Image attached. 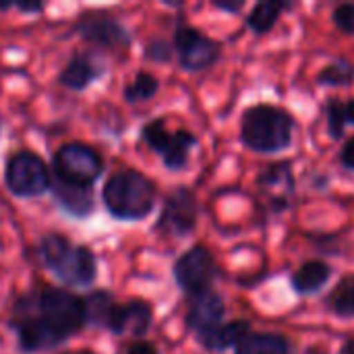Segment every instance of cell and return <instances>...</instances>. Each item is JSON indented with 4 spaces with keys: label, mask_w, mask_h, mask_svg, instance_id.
Returning a JSON list of instances; mask_svg holds the SVG:
<instances>
[{
    "label": "cell",
    "mask_w": 354,
    "mask_h": 354,
    "mask_svg": "<svg viewBox=\"0 0 354 354\" xmlns=\"http://www.w3.org/2000/svg\"><path fill=\"white\" fill-rule=\"evenodd\" d=\"M212 6L216 10L228 12V15H241L245 8V0H214Z\"/></svg>",
    "instance_id": "31"
},
{
    "label": "cell",
    "mask_w": 354,
    "mask_h": 354,
    "mask_svg": "<svg viewBox=\"0 0 354 354\" xmlns=\"http://www.w3.org/2000/svg\"><path fill=\"white\" fill-rule=\"evenodd\" d=\"M172 278L178 290L187 297H199L203 292L214 290L216 280L222 278V270L205 245H193L187 249L172 266Z\"/></svg>",
    "instance_id": "9"
},
{
    "label": "cell",
    "mask_w": 354,
    "mask_h": 354,
    "mask_svg": "<svg viewBox=\"0 0 354 354\" xmlns=\"http://www.w3.org/2000/svg\"><path fill=\"white\" fill-rule=\"evenodd\" d=\"M143 143L160 156L162 164L170 172H183L189 162L193 149L199 145V137L189 129L170 131L164 118H153L141 127Z\"/></svg>",
    "instance_id": "6"
},
{
    "label": "cell",
    "mask_w": 354,
    "mask_h": 354,
    "mask_svg": "<svg viewBox=\"0 0 354 354\" xmlns=\"http://www.w3.org/2000/svg\"><path fill=\"white\" fill-rule=\"evenodd\" d=\"M106 75V62L95 52H75L58 73V83L68 91H85Z\"/></svg>",
    "instance_id": "14"
},
{
    "label": "cell",
    "mask_w": 354,
    "mask_h": 354,
    "mask_svg": "<svg viewBox=\"0 0 354 354\" xmlns=\"http://www.w3.org/2000/svg\"><path fill=\"white\" fill-rule=\"evenodd\" d=\"M106 170V162L102 153L81 141L64 143L56 149L52 158V178L75 185V187H91L102 178Z\"/></svg>",
    "instance_id": "7"
},
{
    "label": "cell",
    "mask_w": 354,
    "mask_h": 354,
    "mask_svg": "<svg viewBox=\"0 0 354 354\" xmlns=\"http://www.w3.org/2000/svg\"><path fill=\"white\" fill-rule=\"evenodd\" d=\"M81 299H83V311H85V326L106 330L118 305L116 297L110 290H93Z\"/></svg>",
    "instance_id": "23"
},
{
    "label": "cell",
    "mask_w": 354,
    "mask_h": 354,
    "mask_svg": "<svg viewBox=\"0 0 354 354\" xmlns=\"http://www.w3.org/2000/svg\"><path fill=\"white\" fill-rule=\"evenodd\" d=\"M153 324V307L143 301V299H133L129 303H118L110 324H108V332L114 336H135V338H143L149 328Z\"/></svg>",
    "instance_id": "15"
},
{
    "label": "cell",
    "mask_w": 354,
    "mask_h": 354,
    "mask_svg": "<svg viewBox=\"0 0 354 354\" xmlns=\"http://www.w3.org/2000/svg\"><path fill=\"white\" fill-rule=\"evenodd\" d=\"M50 193L54 195V201L60 205V209L66 216L77 218V220L87 218L95 207L91 187H75V185H66V183H60V180L52 178Z\"/></svg>",
    "instance_id": "17"
},
{
    "label": "cell",
    "mask_w": 354,
    "mask_h": 354,
    "mask_svg": "<svg viewBox=\"0 0 354 354\" xmlns=\"http://www.w3.org/2000/svg\"><path fill=\"white\" fill-rule=\"evenodd\" d=\"M71 31L83 41L106 50H124L133 46V31L108 12H83Z\"/></svg>",
    "instance_id": "12"
},
{
    "label": "cell",
    "mask_w": 354,
    "mask_h": 354,
    "mask_svg": "<svg viewBox=\"0 0 354 354\" xmlns=\"http://www.w3.org/2000/svg\"><path fill=\"white\" fill-rule=\"evenodd\" d=\"M324 307L342 322H354V272L344 274L326 295Z\"/></svg>",
    "instance_id": "22"
},
{
    "label": "cell",
    "mask_w": 354,
    "mask_h": 354,
    "mask_svg": "<svg viewBox=\"0 0 354 354\" xmlns=\"http://www.w3.org/2000/svg\"><path fill=\"white\" fill-rule=\"evenodd\" d=\"M247 332H251V322L249 319H232V322H224L216 330H212V332L203 334L201 338H197V344L207 353L222 354L226 351H234V346L241 342V338Z\"/></svg>",
    "instance_id": "20"
},
{
    "label": "cell",
    "mask_w": 354,
    "mask_h": 354,
    "mask_svg": "<svg viewBox=\"0 0 354 354\" xmlns=\"http://www.w3.org/2000/svg\"><path fill=\"white\" fill-rule=\"evenodd\" d=\"M160 91V79L147 71H139L131 83H127V87L122 89V97L129 104H139V102H149L156 97V93Z\"/></svg>",
    "instance_id": "25"
},
{
    "label": "cell",
    "mask_w": 354,
    "mask_h": 354,
    "mask_svg": "<svg viewBox=\"0 0 354 354\" xmlns=\"http://www.w3.org/2000/svg\"><path fill=\"white\" fill-rule=\"evenodd\" d=\"M297 118L276 104H253L243 110L239 139L245 149L259 156H276L292 147L297 135Z\"/></svg>",
    "instance_id": "2"
},
{
    "label": "cell",
    "mask_w": 354,
    "mask_h": 354,
    "mask_svg": "<svg viewBox=\"0 0 354 354\" xmlns=\"http://www.w3.org/2000/svg\"><path fill=\"white\" fill-rule=\"evenodd\" d=\"M199 216L201 207L195 191L189 187H174L166 195L153 228L170 239H187L197 230Z\"/></svg>",
    "instance_id": "11"
},
{
    "label": "cell",
    "mask_w": 354,
    "mask_h": 354,
    "mask_svg": "<svg viewBox=\"0 0 354 354\" xmlns=\"http://www.w3.org/2000/svg\"><path fill=\"white\" fill-rule=\"evenodd\" d=\"M261 218H276L292 209L297 199V176L290 160L266 164L255 176Z\"/></svg>",
    "instance_id": "5"
},
{
    "label": "cell",
    "mask_w": 354,
    "mask_h": 354,
    "mask_svg": "<svg viewBox=\"0 0 354 354\" xmlns=\"http://www.w3.org/2000/svg\"><path fill=\"white\" fill-rule=\"evenodd\" d=\"M10 8H15L19 12H25V15H39V12H44L46 4L44 2H33V0L31 2H27V0H8V2L0 0V10L2 12H6Z\"/></svg>",
    "instance_id": "29"
},
{
    "label": "cell",
    "mask_w": 354,
    "mask_h": 354,
    "mask_svg": "<svg viewBox=\"0 0 354 354\" xmlns=\"http://www.w3.org/2000/svg\"><path fill=\"white\" fill-rule=\"evenodd\" d=\"M315 83L326 89L351 87L354 83V62L346 56L332 58L328 64L319 68V73L315 75Z\"/></svg>",
    "instance_id": "24"
},
{
    "label": "cell",
    "mask_w": 354,
    "mask_h": 354,
    "mask_svg": "<svg viewBox=\"0 0 354 354\" xmlns=\"http://www.w3.org/2000/svg\"><path fill=\"white\" fill-rule=\"evenodd\" d=\"M37 257L66 288H87L97 278V259L87 245H75L60 232L41 236Z\"/></svg>",
    "instance_id": "4"
},
{
    "label": "cell",
    "mask_w": 354,
    "mask_h": 354,
    "mask_svg": "<svg viewBox=\"0 0 354 354\" xmlns=\"http://www.w3.org/2000/svg\"><path fill=\"white\" fill-rule=\"evenodd\" d=\"M324 118L330 139L342 141L346 137V129L354 127V97H338V95L326 97Z\"/></svg>",
    "instance_id": "21"
},
{
    "label": "cell",
    "mask_w": 354,
    "mask_h": 354,
    "mask_svg": "<svg viewBox=\"0 0 354 354\" xmlns=\"http://www.w3.org/2000/svg\"><path fill=\"white\" fill-rule=\"evenodd\" d=\"M332 23L340 33L354 35V2L336 4L332 8Z\"/></svg>",
    "instance_id": "27"
},
{
    "label": "cell",
    "mask_w": 354,
    "mask_h": 354,
    "mask_svg": "<svg viewBox=\"0 0 354 354\" xmlns=\"http://www.w3.org/2000/svg\"><path fill=\"white\" fill-rule=\"evenodd\" d=\"M338 164H340L342 170L353 172L354 174V135L353 137H348V139L342 143L340 153H338Z\"/></svg>",
    "instance_id": "30"
},
{
    "label": "cell",
    "mask_w": 354,
    "mask_h": 354,
    "mask_svg": "<svg viewBox=\"0 0 354 354\" xmlns=\"http://www.w3.org/2000/svg\"><path fill=\"white\" fill-rule=\"evenodd\" d=\"M124 354H162V351L158 348V344H153L149 340H137L127 346Z\"/></svg>",
    "instance_id": "32"
},
{
    "label": "cell",
    "mask_w": 354,
    "mask_h": 354,
    "mask_svg": "<svg viewBox=\"0 0 354 354\" xmlns=\"http://www.w3.org/2000/svg\"><path fill=\"white\" fill-rule=\"evenodd\" d=\"M299 4L292 0H261L251 6V10L245 15V27L257 35H268L280 21V17L288 10H295Z\"/></svg>",
    "instance_id": "18"
},
{
    "label": "cell",
    "mask_w": 354,
    "mask_h": 354,
    "mask_svg": "<svg viewBox=\"0 0 354 354\" xmlns=\"http://www.w3.org/2000/svg\"><path fill=\"white\" fill-rule=\"evenodd\" d=\"M226 301L224 297L214 288L209 292H203L199 297L189 299V309L185 315V326L187 330L197 338L203 334L216 330L226 322Z\"/></svg>",
    "instance_id": "13"
},
{
    "label": "cell",
    "mask_w": 354,
    "mask_h": 354,
    "mask_svg": "<svg viewBox=\"0 0 354 354\" xmlns=\"http://www.w3.org/2000/svg\"><path fill=\"white\" fill-rule=\"evenodd\" d=\"M172 50L178 62V68L185 73H203L214 68L222 60V44L207 33H203L199 27L187 23L183 17H178L174 35H172Z\"/></svg>",
    "instance_id": "8"
},
{
    "label": "cell",
    "mask_w": 354,
    "mask_h": 354,
    "mask_svg": "<svg viewBox=\"0 0 354 354\" xmlns=\"http://www.w3.org/2000/svg\"><path fill=\"white\" fill-rule=\"evenodd\" d=\"M332 276L334 268L326 259H309L290 274L288 284L297 297H313L328 286Z\"/></svg>",
    "instance_id": "16"
},
{
    "label": "cell",
    "mask_w": 354,
    "mask_h": 354,
    "mask_svg": "<svg viewBox=\"0 0 354 354\" xmlns=\"http://www.w3.org/2000/svg\"><path fill=\"white\" fill-rule=\"evenodd\" d=\"M315 251L326 253V255H340L342 253V234L338 232H322V234H311L309 236Z\"/></svg>",
    "instance_id": "28"
},
{
    "label": "cell",
    "mask_w": 354,
    "mask_h": 354,
    "mask_svg": "<svg viewBox=\"0 0 354 354\" xmlns=\"http://www.w3.org/2000/svg\"><path fill=\"white\" fill-rule=\"evenodd\" d=\"M102 203L118 222H143L158 203V185L139 170L120 168L102 187Z\"/></svg>",
    "instance_id": "3"
},
{
    "label": "cell",
    "mask_w": 354,
    "mask_h": 354,
    "mask_svg": "<svg viewBox=\"0 0 354 354\" xmlns=\"http://www.w3.org/2000/svg\"><path fill=\"white\" fill-rule=\"evenodd\" d=\"M143 58L156 64H166L174 58V50H172V41H166L164 37H153L143 52Z\"/></svg>",
    "instance_id": "26"
},
{
    "label": "cell",
    "mask_w": 354,
    "mask_h": 354,
    "mask_svg": "<svg viewBox=\"0 0 354 354\" xmlns=\"http://www.w3.org/2000/svg\"><path fill=\"white\" fill-rule=\"evenodd\" d=\"M60 354H95L91 348H81V351H64Z\"/></svg>",
    "instance_id": "35"
},
{
    "label": "cell",
    "mask_w": 354,
    "mask_h": 354,
    "mask_svg": "<svg viewBox=\"0 0 354 354\" xmlns=\"http://www.w3.org/2000/svg\"><path fill=\"white\" fill-rule=\"evenodd\" d=\"M8 328L21 353L54 351L83 332V299L68 288L35 286L15 301Z\"/></svg>",
    "instance_id": "1"
},
{
    "label": "cell",
    "mask_w": 354,
    "mask_h": 354,
    "mask_svg": "<svg viewBox=\"0 0 354 354\" xmlns=\"http://www.w3.org/2000/svg\"><path fill=\"white\" fill-rule=\"evenodd\" d=\"M4 185L17 199H33L46 195L52 189V174L44 158L21 149L6 160Z\"/></svg>",
    "instance_id": "10"
},
{
    "label": "cell",
    "mask_w": 354,
    "mask_h": 354,
    "mask_svg": "<svg viewBox=\"0 0 354 354\" xmlns=\"http://www.w3.org/2000/svg\"><path fill=\"white\" fill-rule=\"evenodd\" d=\"M0 131H2V120H0Z\"/></svg>",
    "instance_id": "36"
},
{
    "label": "cell",
    "mask_w": 354,
    "mask_h": 354,
    "mask_svg": "<svg viewBox=\"0 0 354 354\" xmlns=\"http://www.w3.org/2000/svg\"><path fill=\"white\" fill-rule=\"evenodd\" d=\"M305 354H330V351L326 346H311Z\"/></svg>",
    "instance_id": "34"
},
{
    "label": "cell",
    "mask_w": 354,
    "mask_h": 354,
    "mask_svg": "<svg viewBox=\"0 0 354 354\" xmlns=\"http://www.w3.org/2000/svg\"><path fill=\"white\" fill-rule=\"evenodd\" d=\"M338 354H354V340H348V342H344V344L340 346Z\"/></svg>",
    "instance_id": "33"
},
{
    "label": "cell",
    "mask_w": 354,
    "mask_h": 354,
    "mask_svg": "<svg viewBox=\"0 0 354 354\" xmlns=\"http://www.w3.org/2000/svg\"><path fill=\"white\" fill-rule=\"evenodd\" d=\"M234 354H297V344L280 332H247Z\"/></svg>",
    "instance_id": "19"
}]
</instances>
